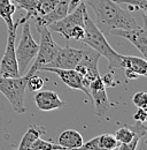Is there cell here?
<instances>
[{"label": "cell", "instance_id": "obj_32", "mask_svg": "<svg viewBox=\"0 0 147 150\" xmlns=\"http://www.w3.org/2000/svg\"><path fill=\"white\" fill-rule=\"evenodd\" d=\"M84 1H85V0H70V2H69V13L73 12L74 9H75L79 4L84 2Z\"/></svg>", "mask_w": 147, "mask_h": 150}, {"label": "cell", "instance_id": "obj_26", "mask_svg": "<svg viewBox=\"0 0 147 150\" xmlns=\"http://www.w3.org/2000/svg\"><path fill=\"white\" fill-rule=\"evenodd\" d=\"M44 80L37 75H31L28 79V83H27V88H29L30 91H39L43 87H44Z\"/></svg>", "mask_w": 147, "mask_h": 150}, {"label": "cell", "instance_id": "obj_30", "mask_svg": "<svg viewBox=\"0 0 147 150\" xmlns=\"http://www.w3.org/2000/svg\"><path fill=\"white\" fill-rule=\"evenodd\" d=\"M133 119L138 122H143L145 124L147 120V112L146 109H141V108H138L137 112L133 114Z\"/></svg>", "mask_w": 147, "mask_h": 150}, {"label": "cell", "instance_id": "obj_3", "mask_svg": "<svg viewBox=\"0 0 147 150\" xmlns=\"http://www.w3.org/2000/svg\"><path fill=\"white\" fill-rule=\"evenodd\" d=\"M18 22L23 24V28H22L18 46H15V53H16L20 75H24L36 58L39 44L34 39L31 35L29 20H25V21L18 20Z\"/></svg>", "mask_w": 147, "mask_h": 150}, {"label": "cell", "instance_id": "obj_10", "mask_svg": "<svg viewBox=\"0 0 147 150\" xmlns=\"http://www.w3.org/2000/svg\"><path fill=\"white\" fill-rule=\"evenodd\" d=\"M83 57V50L74 49L71 46H64L59 49L55 58L46 67H55L61 69H75Z\"/></svg>", "mask_w": 147, "mask_h": 150}, {"label": "cell", "instance_id": "obj_20", "mask_svg": "<svg viewBox=\"0 0 147 150\" xmlns=\"http://www.w3.org/2000/svg\"><path fill=\"white\" fill-rule=\"evenodd\" d=\"M15 6L21 8V9H24L27 12L25 16L22 18L21 20L25 21V20H30L34 19L36 16V13H35V9H36V5L38 0H12Z\"/></svg>", "mask_w": 147, "mask_h": 150}, {"label": "cell", "instance_id": "obj_5", "mask_svg": "<svg viewBox=\"0 0 147 150\" xmlns=\"http://www.w3.org/2000/svg\"><path fill=\"white\" fill-rule=\"evenodd\" d=\"M36 27L37 30L40 33V44L36 59L25 72V75H28L29 77L31 75L36 74L39 67L47 66L48 64H51L60 49V45H57L54 42L52 37V33L47 27L44 25H36Z\"/></svg>", "mask_w": 147, "mask_h": 150}, {"label": "cell", "instance_id": "obj_2", "mask_svg": "<svg viewBox=\"0 0 147 150\" xmlns=\"http://www.w3.org/2000/svg\"><path fill=\"white\" fill-rule=\"evenodd\" d=\"M84 37L82 38V43L88 45L89 47L97 51L100 56L105 57L108 60V69L122 68V54H118L105 37L104 33L97 27V24L92 21L89 14H85L84 19Z\"/></svg>", "mask_w": 147, "mask_h": 150}, {"label": "cell", "instance_id": "obj_14", "mask_svg": "<svg viewBox=\"0 0 147 150\" xmlns=\"http://www.w3.org/2000/svg\"><path fill=\"white\" fill-rule=\"evenodd\" d=\"M35 103L41 111H52L64 106V102L61 100L57 93L53 90H43L35 95Z\"/></svg>", "mask_w": 147, "mask_h": 150}, {"label": "cell", "instance_id": "obj_31", "mask_svg": "<svg viewBox=\"0 0 147 150\" xmlns=\"http://www.w3.org/2000/svg\"><path fill=\"white\" fill-rule=\"evenodd\" d=\"M101 80H102V82H104V84L107 87V86H110V87H113V86H116L117 84V82H115L114 80H115V77H114V73H113V71L109 72V73H107V74H105L102 77H101Z\"/></svg>", "mask_w": 147, "mask_h": 150}, {"label": "cell", "instance_id": "obj_4", "mask_svg": "<svg viewBox=\"0 0 147 150\" xmlns=\"http://www.w3.org/2000/svg\"><path fill=\"white\" fill-rule=\"evenodd\" d=\"M28 75H21L18 77H5L0 76V93L4 95L13 110L18 114L24 113V97L28 83Z\"/></svg>", "mask_w": 147, "mask_h": 150}, {"label": "cell", "instance_id": "obj_13", "mask_svg": "<svg viewBox=\"0 0 147 150\" xmlns=\"http://www.w3.org/2000/svg\"><path fill=\"white\" fill-rule=\"evenodd\" d=\"M122 69L125 71L128 79L134 80L137 76H146L147 62L145 58L122 54Z\"/></svg>", "mask_w": 147, "mask_h": 150}, {"label": "cell", "instance_id": "obj_23", "mask_svg": "<svg viewBox=\"0 0 147 150\" xmlns=\"http://www.w3.org/2000/svg\"><path fill=\"white\" fill-rule=\"evenodd\" d=\"M63 149L62 147H60L59 144H55L51 141H46L43 140L41 137L36 139L32 144L30 146V148L28 150H61Z\"/></svg>", "mask_w": 147, "mask_h": 150}, {"label": "cell", "instance_id": "obj_1", "mask_svg": "<svg viewBox=\"0 0 147 150\" xmlns=\"http://www.w3.org/2000/svg\"><path fill=\"white\" fill-rule=\"evenodd\" d=\"M92 7L97 19V27H101V33L113 29H132L139 27L136 19L118 4L113 0H85Z\"/></svg>", "mask_w": 147, "mask_h": 150}, {"label": "cell", "instance_id": "obj_16", "mask_svg": "<svg viewBox=\"0 0 147 150\" xmlns=\"http://www.w3.org/2000/svg\"><path fill=\"white\" fill-rule=\"evenodd\" d=\"M84 143L83 136L79 134V132L75 129H67L63 131L57 139V144L67 150H76L78 149Z\"/></svg>", "mask_w": 147, "mask_h": 150}, {"label": "cell", "instance_id": "obj_18", "mask_svg": "<svg viewBox=\"0 0 147 150\" xmlns=\"http://www.w3.org/2000/svg\"><path fill=\"white\" fill-rule=\"evenodd\" d=\"M16 11V6L12 0H0V18L5 21L7 29L14 28L13 15Z\"/></svg>", "mask_w": 147, "mask_h": 150}, {"label": "cell", "instance_id": "obj_19", "mask_svg": "<svg viewBox=\"0 0 147 150\" xmlns=\"http://www.w3.org/2000/svg\"><path fill=\"white\" fill-rule=\"evenodd\" d=\"M132 128L136 131L133 139L128 143H120L117 149L118 150H136L138 147V143L143 136L146 135V126L143 122H138V125L132 126Z\"/></svg>", "mask_w": 147, "mask_h": 150}, {"label": "cell", "instance_id": "obj_17", "mask_svg": "<svg viewBox=\"0 0 147 150\" xmlns=\"http://www.w3.org/2000/svg\"><path fill=\"white\" fill-rule=\"evenodd\" d=\"M44 133H45V129L43 127H39V126H31V127H29V129L25 132V134L21 139L18 148H15L14 150H28L30 148V146L32 144V142L36 139L40 137V135L44 134Z\"/></svg>", "mask_w": 147, "mask_h": 150}, {"label": "cell", "instance_id": "obj_11", "mask_svg": "<svg viewBox=\"0 0 147 150\" xmlns=\"http://www.w3.org/2000/svg\"><path fill=\"white\" fill-rule=\"evenodd\" d=\"M38 72H51L56 74L61 81L67 84L69 88L75 89V90H79L83 91L84 94L90 96L89 89L84 86L83 83V77L80 76L79 73H77L75 69H61V68H55V67H46V66H41L38 68Z\"/></svg>", "mask_w": 147, "mask_h": 150}, {"label": "cell", "instance_id": "obj_29", "mask_svg": "<svg viewBox=\"0 0 147 150\" xmlns=\"http://www.w3.org/2000/svg\"><path fill=\"white\" fill-rule=\"evenodd\" d=\"M84 25H76L74 27L70 34V39H75V40H82V38L84 37Z\"/></svg>", "mask_w": 147, "mask_h": 150}, {"label": "cell", "instance_id": "obj_6", "mask_svg": "<svg viewBox=\"0 0 147 150\" xmlns=\"http://www.w3.org/2000/svg\"><path fill=\"white\" fill-rule=\"evenodd\" d=\"M20 22L14 23V28L8 29L7 44L4 52V56L0 61V76L5 77H18L21 76L18 72V65L15 53V43H16V29Z\"/></svg>", "mask_w": 147, "mask_h": 150}, {"label": "cell", "instance_id": "obj_7", "mask_svg": "<svg viewBox=\"0 0 147 150\" xmlns=\"http://www.w3.org/2000/svg\"><path fill=\"white\" fill-rule=\"evenodd\" d=\"M86 13H88V9H86V4L84 1V2L79 4L73 12L68 13L63 19L59 20L57 22L51 24L47 28L51 31L59 33L67 40H70V34H71V30L74 29V27L84 25V19H85Z\"/></svg>", "mask_w": 147, "mask_h": 150}, {"label": "cell", "instance_id": "obj_25", "mask_svg": "<svg viewBox=\"0 0 147 150\" xmlns=\"http://www.w3.org/2000/svg\"><path fill=\"white\" fill-rule=\"evenodd\" d=\"M114 2L118 4V5H127L131 9H139L143 11V16L145 19V13H146L147 8V0H113Z\"/></svg>", "mask_w": 147, "mask_h": 150}, {"label": "cell", "instance_id": "obj_22", "mask_svg": "<svg viewBox=\"0 0 147 150\" xmlns=\"http://www.w3.org/2000/svg\"><path fill=\"white\" fill-rule=\"evenodd\" d=\"M134 134H136V131L132 128V126H124L117 129L114 136L118 143H128L133 139Z\"/></svg>", "mask_w": 147, "mask_h": 150}, {"label": "cell", "instance_id": "obj_33", "mask_svg": "<svg viewBox=\"0 0 147 150\" xmlns=\"http://www.w3.org/2000/svg\"><path fill=\"white\" fill-rule=\"evenodd\" d=\"M61 150H67V149H61Z\"/></svg>", "mask_w": 147, "mask_h": 150}, {"label": "cell", "instance_id": "obj_15", "mask_svg": "<svg viewBox=\"0 0 147 150\" xmlns=\"http://www.w3.org/2000/svg\"><path fill=\"white\" fill-rule=\"evenodd\" d=\"M69 2H70V0H59L56 7L51 13H48L46 15H41V16H36L35 18L36 25L50 27L51 24L57 22L59 20L63 19L69 13Z\"/></svg>", "mask_w": 147, "mask_h": 150}, {"label": "cell", "instance_id": "obj_12", "mask_svg": "<svg viewBox=\"0 0 147 150\" xmlns=\"http://www.w3.org/2000/svg\"><path fill=\"white\" fill-rule=\"evenodd\" d=\"M110 35L120 36L128 39L131 44H133L143 54V58L147 57V33L145 28L140 25L132 29H113L109 31Z\"/></svg>", "mask_w": 147, "mask_h": 150}, {"label": "cell", "instance_id": "obj_24", "mask_svg": "<svg viewBox=\"0 0 147 150\" xmlns=\"http://www.w3.org/2000/svg\"><path fill=\"white\" fill-rule=\"evenodd\" d=\"M99 143H100L102 150H115L117 149V147L120 144L117 142V140L115 139V136L111 134H108V133L99 135Z\"/></svg>", "mask_w": 147, "mask_h": 150}, {"label": "cell", "instance_id": "obj_8", "mask_svg": "<svg viewBox=\"0 0 147 150\" xmlns=\"http://www.w3.org/2000/svg\"><path fill=\"white\" fill-rule=\"evenodd\" d=\"M82 50H83V57L79 64L75 67V71L80 74V76L83 77L84 86L89 89V86L92 81L100 76L98 69V62L101 56L93 49L89 47L88 45Z\"/></svg>", "mask_w": 147, "mask_h": 150}, {"label": "cell", "instance_id": "obj_9", "mask_svg": "<svg viewBox=\"0 0 147 150\" xmlns=\"http://www.w3.org/2000/svg\"><path fill=\"white\" fill-rule=\"evenodd\" d=\"M90 97L94 103V112L98 117H104L110 109V103L106 93V86L104 84L101 76L93 80L89 86Z\"/></svg>", "mask_w": 147, "mask_h": 150}, {"label": "cell", "instance_id": "obj_27", "mask_svg": "<svg viewBox=\"0 0 147 150\" xmlns=\"http://www.w3.org/2000/svg\"><path fill=\"white\" fill-rule=\"evenodd\" d=\"M132 103L137 106V108H141V109H146L147 108V94L145 91H139L136 93L132 97Z\"/></svg>", "mask_w": 147, "mask_h": 150}, {"label": "cell", "instance_id": "obj_21", "mask_svg": "<svg viewBox=\"0 0 147 150\" xmlns=\"http://www.w3.org/2000/svg\"><path fill=\"white\" fill-rule=\"evenodd\" d=\"M57 2H59V0H38L36 5V9H35L36 16H41V15H46V14L51 13L56 7Z\"/></svg>", "mask_w": 147, "mask_h": 150}, {"label": "cell", "instance_id": "obj_28", "mask_svg": "<svg viewBox=\"0 0 147 150\" xmlns=\"http://www.w3.org/2000/svg\"><path fill=\"white\" fill-rule=\"evenodd\" d=\"M76 150H102L100 143H99V136H95L91 140H89L88 142L83 143L78 149Z\"/></svg>", "mask_w": 147, "mask_h": 150}]
</instances>
